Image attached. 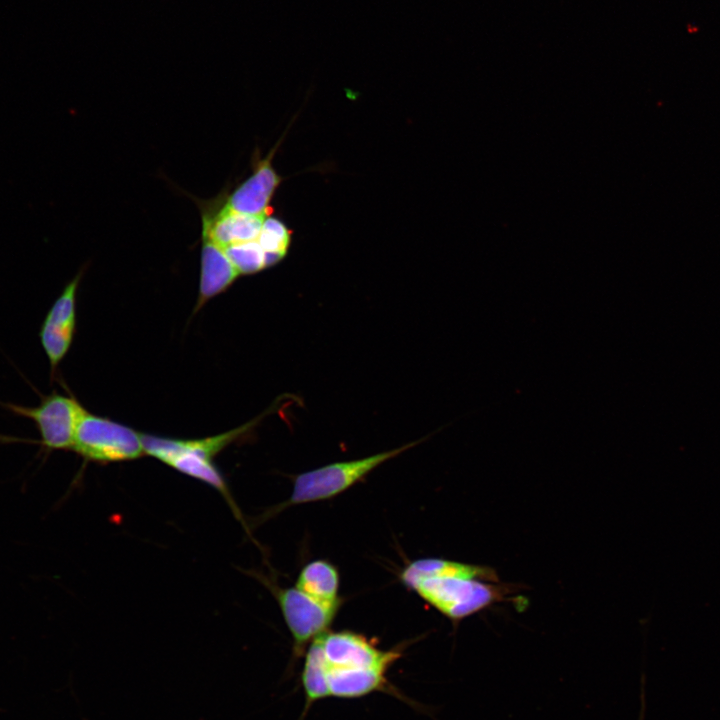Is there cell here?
<instances>
[{
	"mask_svg": "<svg viewBox=\"0 0 720 720\" xmlns=\"http://www.w3.org/2000/svg\"><path fill=\"white\" fill-rule=\"evenodd\" d=\"M328 668L388 671L401 657V649H379L373 641L352 631H327L320 637Z\"/></svg>",
	"mask_w": 720,
	"mask_h": 720,
	"instance_id": "cell-6",
	"label": "cell"
},
{
	"mask_svg": "<svg viewBox=\"0 0 720 720\" xmlns=\"http://www.w3.org/2000/svg\"><path fill=\"white\" fill-rule=\"evenodd\" d=\"M638 720H644V711H640Z\"/></svg>",
	"mask_w": 720,
	"mask_h": 720,
	"instance_id": "cell-18",
	"label": "cell"
},
{
	"mask_svg": "<svg viewBox=\"0 0 720 720\" xmlns=\"http://www.w3.org/2000/svg\"><path fill=\"white\" fill-rule=\"evenodd\" d=\"M406 586L453 622L504 601L512 592L506 585L458 577L421 578Z\"/></svg>",
	"mask_w": 720,
	"mask_h": 720,
	"instance_id": "cell-1",
	"label": "cell"
},
{
	"mask_svg": "<svg viewBox=\"0 0 720 720\" xmlns=\"http://www.w3.org/2000/svg\"><path fill=\"white\" fill-rule=\"evenodd\" d=\"M273 592L293 638L294 657H299L313 640L327 632L340 604L322 603L296 587L277 588Z\"/></svg>",
	"mask_w": 720,
	"mask_h": 720,
	"instance_id": "cell-5",
	"label": "cell"
},
{
	"mask_svg": "<svg viewBox=\"0 0 720 720\" xmlns=\"http://www.w3.org/2000/svg\"><path fill=\"white\" fill-rule=\"evenodd\" d=\"M239 274H253L266 268L265 253L257 240L222 248Z\"/></svg>",
	"mask_w": 720,
	"mask_h": 720,
	"instance_id": "cell-17",
	"label": "cell"
},
{
	"mask_svg": "<svg viewBox=\"0 0 720 720\" xmlns=\"http://www.w3.org/2000/svg\"><path fill=\"white\" fill-rule=\"evenodd\" d=\"M420 441L365 458L336 462L297 475L287 505L330 499L363 479L376 467L414 447Z\"/></svg>",
	"mask_w": 720,
	"mask_h": 720,
	"instance_id": "cell-2",
	"label": "cell"
},
{
	"mask_svg": "<svg viewBox=\"0 0 720 720\" xmlns=\"http://www.w3.org/2000/svg\"><path fill=\"white\" fill-rule=\"evenodd\" d=\"M141 440L146 455H150L177 471L212 486L224 495L229 503L232 502L225 481L213 461L183 451L176 445L175 439L141 434Z\"/></svg>",
	"mask_w": 720,
	"mask_h": 720,
	"instance_id": "cell-10",
	"label": "cell"
},
{
	"mask_svg": "<svg viewBox=\"0 0 720 720\" xmlns=\"http://www.w3.org/2000/svg\"><path fill=\"white\" fill-rule=\"evenodd\" d=\"M83 271L63 289L48 310L40 327L39 339L52 374L68 353L76 328V297Z\"/></svg>",
	"mask_w": 720,
	"mask_h": 720,
	"instance_id": "cell-8",
	"label": "cell"
},
{
	"mask_svg": "<svg viewBox=\"0 0 720 720\" xmlns=\"http://www.w3.org/2000/svg\"><path fill=\"white\" fill-rule=\"evenodd\" d=\"M320 637V636H319ZM313 640L305 651L302 671V685L305 693L306 714L317 701L330 697L327 684V671L320 638Z\"/></svg>",
	"mask_w": 720,
	"mask_h": 720,
	"instance_id": "cell-15",
	"label": "cell"
},
{
	"mask_svg": "<svg viewBox=\"0 0 720 720\" xmlns=\"http://www.w3.org/2000/svg\"><path fill=\"white\" fill-rule=\"evenodd\" d=\"M279 144L265 158L253 159L252 174L231 193H227L226 206L239 213L269 215L270 202L281 183V177L272 166Z\"/></svg>",
	"mask_w": 720,
	"mask_h": 720,
	"instance_id": "cell-9",
	"label": "cell"
},
{
	"mask_svg": "<svg viewBox=\"0 0 720 720\" xmlns=\"http://www.w3.org/2000/svg\"><path fill=\"white\" fill-rule=\"evenodd\" d=\"M199 309L212 297L225 291L240 275L224 250L207 237H202Z\"/></svg>",
	"mask_w": 720,
	"mask_h": 720,
	"instance_id": "cell-11",
	"label": "cell"
},
{
	"mask_svg": "<svg viewBox=\"0 0 720 720\" xmlns=\"http://www.w3.org/2000/svg\"><path fill=\"white\" fill-rule=\"evenodd\" d=\"M429 577H458L494 583L499 580L496 572L490 567L440 558L415 560L408 564L400 574V579L405 586L416 579Z\"/></svg>",
	"mask_w": 720,
	"mask_h": 720,
	"instance_id": "cell-13",
	"label": "cell"
},
{
	"mask_svg": "<svg viewBox=\"0 0 720 720\" xmlns=\"http://www.w3.org/2000/svg\"><path fill=\"white\" fill-rule=\"evenodd\" d=\"M295 587L322 603L341 604L338 571L326 560H314L306 564L298 575Z\"/></svg>",
	"mask_w": 720,
	"mask_h": 720,
	"instance_id": "cell-14",
	"label": "cell"
},
{
	"mask_svg": "<svg viewBox=\"0 0 720 720\" xmlns=\"http://www.w3.org/2000/svg\"><path fill=\"white\" fill-rule=\"evenodd\" d=\"M227 189L208 201H197L202 220L201 236L221 248L257 240L267 215L235 212L226 206Z\"/></svg>",
	"mask_w": 720,
	"mask_h": 720,
	"instance_id": "cell-7",
	"label": "cell"
},
{
	"mask_svg": "<svg viewBox=\"0 0 720 720\" xmlns=\"http://www.w3.org/2000/svg\"><path fill=\"white\" fill-rule=\"evenodd\" d=\"M326 671L330 697L351 699L375 691L397 694V691L389 685L385 670H345L328 668L326 665Z\"/></svg>",
	"mask_w": 720,
	"mask_h": 720,
	"instance_id": "cell-12",
	"label": "cell"
},
{
	"mask_svg": "<svg viewBox=\"0 0 720 720\" xmlns=\"http://www.w3.org/2000/svg\"><path fill=\"white\" fill-rule=\"evenodd\" d=\"M72 450L97 463L133 460L145 454L140 433L87 411L78 423Z\"/></svg>",
	"mask_w": 720,
	"mask_h": 720,
	"instance_id": "cell-3",
	"label": "cell"
},
{
	"mask_svg": "<svg viewBox=\"0 0 720 720\" xmlns=\"http://www.w3.org/2000/svg\"><path fill=\"white\" fill-rule=\"evenodd\" d=\"M257 241L265 253L266 267H269L287 254L291 232L280 219L267 215Z\"/></svg>",
	"mask_w": 720,
	"mask_h": 720,
	"instance_id": "cell-16",
	"label": "cell"
},
{
	"mask_svg": "<svg viewBox=\"0 0 720 720\" xmlns=\"http://www.w3.org/2000/svg\"><path fill=\"white\" fill-rule=\"evenodd\" d=\"M3 405L13 414L32 420L41 444L47 450H72L78 423L86 412L73 396L57 392L43 397L33 407L13 403Z\"/></svg>",
	"mask_w": 720,
	"mask_h": 720,
	"instance_id": "cell-4",
	"label": "cell"
}]
</instances>
